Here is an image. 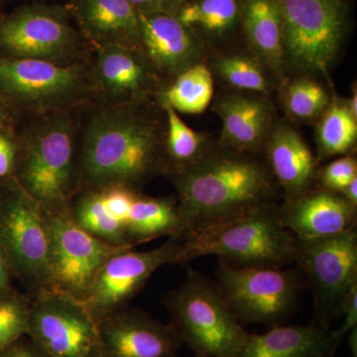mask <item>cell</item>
Wrapping results in <instances>:
<instances>
[{
  "label": "cell",
  "instance_id": "6da1fadb",
  "mask_svg": "<svg viewBox=\"0 0 357 357\" xmlns=\"http://www.w3.org/2000/svg\"><path fill=\"white\" fill-rule=\"evenodd\" d=\"M166 116L157 98L98 105L79 137L77 192L126 185L140 190L168 175Z\"/></svg>",
  "mask_w": 357,
  "mask_h": 357
},
{
  "label": "cell",
  "instance_id": "7a4b0ae2",
  "mask_svg": "<svg viewBox=\"0 0 357 357\" xmlns=\"http://www.w3.org/2000/svg\"><path fill=\"white\" fill-rule=\"evenodd\" d=\"M169 177L177 192L183 236L276 204L279 191L262 155L218 142L198 163Z\"/></svg>",
  "mask_w": 357,
  "mask_h": 357
},
{
  "label": "cell",
  "instance_id": "3957f363",
  "mask_svg": "<svg viewBox=\"0 0 357 357\" xmlns=\"http://www.w3.org/2000/svg\"><path fill=\"white\" fill-rule=\"evenodd\" d=\"M18 141L14 180L44 210L69 204L77 192L79 143L70 110L36 115Z\"/></svg>",
  "mask_w": 357,
  "mask_h": 357
},
{
  "label": "cell",
  "instance_id": "277c9868",
  "mask_svg": "<svg viewBox=\"0 0 357 357\" xmlns=\"http://www.w3.org/2000/svg\"><path fill=\"white\" fill-rule=\"evenodd\" d=\"M277 204L185 234L181 264L206 255L236 266L284 267L295 262L297 239L282 225Z\"/></svg>",
  "mask_w": 357,
  "mask_h": 357
},
{
  "label": "cell",
  "instance_id": "5b68a950",
  "mask_svg": "<svg viewBox=\"0 0 357 357\" xmlns=\"http://www.w3.org/2000/svg\"><path fill=\"white\" fill-rule=\"evenodd\" d=\"M286 77L330 76L351 24L352 0H277Z\"/></svg>",
  "mask_w": 357,
  "mask_h": 357
},
{
  "label": "cell",
  "instance_id": "8992f818",
  "mask_svg": "<svg viewBox=\"0 0 357 357\" xmlns=\"http://www.w3.org/2000/svg\"><path fill=\"white\" fill-rule=\"evenodd\" d=\"M164 304L170 325L196 357H237L248 340L249 333L218 285L194 270Z\"/></svg>",
  "mask_w": 357,
  "mask_h": 357
},
{
  "label": "cell",
  "instance_id": "52a82bcc",
  "mask_svg": "<svg viewBox=\"0 0 357 357\" xmlns=\"http://www.w3.org/2000/svg\"><path fill=\"white\" fill-rule=\"evenodd\" d=\"M89 96V68L84 63L0 56V98L6 105L39 115L70 110Z\"/></svg>",
  "mask_w": 357,
  "mask_h": 357
},
{
  "label": "cell",
  "instance_id": "ba28073f",
  "mask_svg": "<svg viewBox=\"0 0 357 357\" xmlns=\"http://www.w3.org/2000/svg\"><path fill=\"white\" fill-rule=\"evenodd\" d=\"M0 244L13 276L38 292L50 282V236L43 208L13 177L0 182Z\"/></svg>",
  "mask_w": 357,
  "mask_h": 357
},
{
  "label": "cell",
  "instance_id": "9c48e42d",
  "mask_svg": "<svg viewBox=\"0 0 357 357\" xmlns=\"http://www.w3.org/2000/svg\"><path fill=\"white\" fill-rule=\"evenodd\" d=\"M61 6L26 4L0 20V53L58 64L81 62L84 36Z\"/></svg>",
  "mask_w": 357,
  "mask_h": 357
},
{
  "label": "cell",
  "instance_id": "30bf717a",
  "mask_svg": "<svg viewBox=\"0 0 357 357\" xmlns=\"http://www.w3.org/2000/svg\"><path fill=\"white\" fill-rule=\"evenodd\" d=\"M303 274L283 267L236 266L220 260L218 287L239 321L276 325L293 311Z\"/></svg>",
  "mask_w": 357,
  "mask_h": 357
},
{
  "label": "cell",
  "instance_id": "8fae6325",
  "mask_svg": "<svg viewBox=\"0 0 357 357\" xmlns=\"http://www.w3.org/2000/svg\"><path fill=\"white\" fill-rule=\"evenodd\" d=\"M43 211L51 245L48 290L84 302L103 264L112 255L133 248L114 245L89 234L75 222L70 204Z\"/></svg>",
  "mask_w": 357,
  "mask_h": 357
},
{
  "label": "cell",
  "instance_id": "7c38bea8",
  "mask_svg": "<svg viewBox=\"0 0 357 357\" xmlns=\"http://www.w3.org/2000/svg\"><path fill=\"white\" fill-rule=\"evenodd\" d=\"M297 263L314 298L316 321L330 325L357 285L356 229L337 236L297 241Z\"/></svg>",
  "mask_w": 357,
  "mask_h": 357
},
{
  "label": "cell",
  "instance_id": "4fadbf2b",
  "mask_svg": "<svg viewBox=\"0 0 357 357\" xmlns=\"http://www.w3.org/2000/svg\"><path fill=\"white\" fill-rule=\"evenodd\" d=\"M27 335L50 357H100L98 321L82 301L66 294L34 293Z\"/></svg>",
  "mask_w": 357,
  "mask_h": 357
},
{
  "label": "cell",
  "instance_id": "5bb4252c",
  "mask_svg": "<svg viewBox=\"0 0 357 357\" xmlns=\"http://www.w3.org/2000/svg\"><path fill=\"white\" fill-rule=\"evenodd\" d=\"M181 255L180 239L171 238L151 250L126 249L112 255L98 272L84 306L98 323L128 307L160 267L181 264Z\"/></svg>",
  "mask_w": 357,
  "mask_h": 357
},
{
  "label": "cell",
  "instance_id": "9a60e30c",
  "mask_svg": "<svg viewBox=\"0 0 357 357\" xmlns=\"http://www.w3.org/2000/svg\"><path fill=\"white\" fill-rule=\"evenodd\" d=\"M165 86L139 49L105 46L96 49L89 69V91L98 105H116L155 98Z\"/></svg>",
  "mask_w": 357,
  "mask_h": 357
},
{
  "label": "cell",
  "instance_id": "2e32d148",
  "mask_svg": "<svg viewBox=\"0 0 357 357\" xmlns=\"http://www.w3.org/2000/svg\"><path fill=\"white\" fill-rule=\"evenodd\" d=\"M100 357H176L183 344L171 325L128 307L98 321Z\"/></svg>",
  "mask_w": 357,
  "mask_h": 357
},
{
  "label": "cell",
  "instance_id": "e0dca14e",
  "mask_svg": "<svg viewBox=\"0 0 357 357\" xmlns=\"http://www.w3.org/2000/svg\"><path fill=\"white\" fill-rule=\"evenodd\" d=\"M211 102V109L222 119V134L218 142L243 153L262 155L275 123L270 96L227 89Z\"/></svg>",
  "mask_w": 357,
  "mask_h": 357
},
{
  "label": "cell",
  "instance_id": "ac0fdd59",
  "mask_svg": "<svg viewBox=\"0 0 357 357\" xmlns=\"http://www.w3.org/2000/svg\"><path fill=\"white\" fill-rule=\"evenodd\" d=\"M138 14L142 50L165 86L184 70L206 62L208 52L175 14Z\"/></svg>",
  "mask_w": 357,
  "mask_h": 357
},
{
  "label": "cell",
  "instance_id": "d6986e66",
  "mask_svg": "<svg viewBox=\"0 0 357 357\" xmlns=\"http://www.w3.org/2000/svg\"><path fill=\"white\" fill-rule=\"evenodd\" d=\"M282 225L297 241L337 236L356 227L357 208L338 192L314 188L278 206Z\"/></svg>",
  "mask_w": 357,
  "mask_h": 357
},
{
  "label": "cell",
  "instance_id": "ffe728a7",
  "mask_svg": "<svg viewBox=\"0 0 357 357\" xmlns=\"http://www.w3.org/2000/svg\"><path fill=\"white\" fill-rule=\"evenodd\" d=\"M262 156L285 199L304 194L317 182L318 160L301 134L287 121L275 122Z\"/></svg>",
  "mask_w": 357,
  "mask_h": 357
},
{
  "label": "cell",
  "instance_id": "44dd1931",
  "mask_svg": "<svg viewBox=\"0 0 357 357\" xmlns=\"http://www.w3.org/2000/svg\"><path fill=\"white\" fill-rule=\"evenodd\" d=\"M72 11L84 38L96 49L122 46L142 50L139 14L128 0H77Z\"/></svg>",
  "mask_w": 357,
  "mask_h": 357
},
{
  "label": "cell",
  "instance_id": "7402d4cb",
  "mask_svg": "<svg viewBox=\"0 0 357 357\" xmlns=\"http://www.w3.org/2000/svg\"><path fill=\"white\" fill-rule=\"evenodd\" d=\"M342 338L330 325L314 321L307 326H274L250 335L237 357H333Z\"/></svg>",
  "mask_w": 357,
  "mask_h": 357
},
{
  "label": "cell",
  "instance_id": "603a6c76",
  "mask_svg": "<svg viewBox=\"0 0 357 357\" xmlns=\"http://www.w3.org/2000/svg\"><path fill=\"white\" fill-rule=\"evenodd\" d=\"M243 8V0H185L175 15L210 55L236 48Z\"/></svg>",
  "mask_w": 357,
  "mask_h": 357
},
{
  "label": "cell",
  "instance_id": "cb8c5ba5",
  "mask_svg": "<svg viewBox=\"0 0 357 357\" xmlns=\"http://www.w3.org/2000/svg\"><path fill=\"white\" fill-rule=\"evenodd\" d=\"M241 37L245 48L266 66L280 86L287 77L284 69L283 26L277 0H243Z\"/></svg>",
  "mask_w": 357,
  "mask_h": 357
},
{
  "label": "cell",
  "instance_id": "d4e9b609",
  "mask_svg": "<svg viewBox=\"0 0 357 357\" xmlns=\"http://www.w3.org/2000/svg\"><path fill=\"white\" fill-rule=\"evenodd\" d=\"M126 234L133 246L160 236L180 239L184 234L176 197L154 198L138 192L126 222Z\"/></svg>",
  "mask_w": 357,
  "mask_h": 357
},
{
  "label": "cell",
  "instance_id": "484cf974",
  "mask_svg": "<svg viewBox=\"0 0 357 357\" xmlns=\"http://www.w3.org/2000/svg\"><path fill=\"white\" fill-rule=\"evenodd\" d=\"M206 64L227 89L270 96L278 89L270 70L248 49L232 48L210 54Z\"/></svg>",
  "mask_w": 357,
  "mask_h": 357
},
{
  "label": "cell",
  "instance_id": "4316f807",
  "mask_svg": "<svg viewBox=\"0 0 357 357\" xmlns=\"http://www.w3.org/2000/svg\"><path fill=\"white\" fill-rule=\"evenodd\" d=\"M166 116L165 158L168 176L198 163L217 142L211 135L192 130L178 112L166 103H160Z\"/></svg>",
  "mask_w": 357,
  "mask_h": 357
},
{
  "label": "cell",
  "instance_id": "83f0119b",
  "mask_svg": "<svg viewBox=\"0 0 357 357\" xmlns=\"http://www.w3.org/2000/svg\"><path fill=\"white\" fill-rule=\"evenodd\" d=\"M213 73L206 62L199 63L181 73L156 96L160 103L177 112L199 114L210 107L215 93Z\"/></svg>",
  "mask_w": 357,
  "mask_h": 357
},
{
  "label": "cell",
  "instance_id": "f1b7e54d",
  "mask_svg": "<svg viewBox=\"0 0 357 357\" xmlns=\"http://www.w3.org/2000/svg\"><path fill=\"white\" fill-rule=\"evenodd\" d=\"M316 122L319 163L352 154L357 142V119L347 109L344 100L333 95L330 105Z\"/></svg>",
  "mask_w": 357,
  "mask_h": 357
},
{
  "label": "cell",
  "instance_id": "f546056e",
  "mask_svg": "<svg viewBox=\"0 0 357 357\" xmlns=\"http://www.w3.org/2000/svg\"><path fill=\"white\" fill-rule=\"evenodd\" d=\"M75 222L89 234L116 246L132 248L126 227L107 210L98 190L77 192L70 202Z\"/></svg>",
  "mask_w": 357,
  "mask_h": 357
},
{
  "label": "cell",
  "instance_id": "4dcf8cb0",
  "mask_svg": "<svg viewBox=\"0 0 357 357\" xmlns=\"http://www.w3.org/2000/svg\"><path fill=\"white\" fill-rule=\"evenodd\" d=\"M278 89L284 112L302 123L318 121L333 98L325 84L307 75L288 77Z\"/></svg>",
  "mask_w": 357,
  "mask_h": 357
},
{
  "label": "cell",
  "instance_id": "1f68e13d",
  "mask_svg": "<svg viewBox=\"0 0 357 357\" xmlns=\"http://www.w3.org/2000/svg\"><path fill=\"white\" fill-rule=\"evenodd\" d=\"M31 300L13 290L0 298V351L25 337Z\"/></svg>",
  "mask_w": 357,
  "mask_h": 357
},
{
  "label": "cell",
  "instance_id": "d6a6232c",
  "mask_svg": "<svg viewBox=\"0 0 357 357\" xmlns=\"http://www.w3.org/2000/svg\"><path fill=\"white\" fill-rule=\"evenodd\" d=\"M357 178V160L352 154L333 160L323 169H319L317 182L319 187L340 192Z\"/></svg>",
  "mask_w": 357,
  "mask_h": 357
},
{
  "label": "cell",
  "instance_id": "836d02e7",
  "mask_svg": "<svg viewBox=\"0 0 357 357\" xmlns=\"http://www.w3.org/2000/svg\"><path fill=\"white\" fill-rule=\"evenodd\" d=\"M20 155L18 136L14 135L10 129L0 128V182L13 177Z\"/></svg>",
  "mask_w": 357,
  "mask_h": 357
},
{
  "label": "cell",
  "instance_id": "e575fe53",
  "mask_svg": "<svg viewBox=\"0 0 357 357\" xmlns=\"http://www.w3.org/2000/svg\"><path fill=\"white\" fill-rule=\"evenodd\" d=\"M0 357H50L28 337H22L0 351Z\"/></svg>",
  "mask_w": 357,
  "mask_h": 357
},
{
  "label": "cell",
  "instance_id": "d590c367",
  "mask_svg": "<svg viewBox=\"0 0 357 357\" xmlns=\"http://www.w3.org/2000/svg\"><path fill=\"white\" fill-rule=\"evenodd\" d=\"M138 13H177L185 0H128Z\"/></svg>",
  "mask_w": 357,
  "mask_h": 357
},
{
  "label": "cell",
  "instance_id": "8d00e7d4",
  "mask_svg": "<svg viewBox=\"0 0 357 357\" xmlns=\"http://www.w3.org/2000/svg\"><path fill=\"white\" fill-rule=\"evenodd\" d=\"M342 314H344V321L337 333L340 337L344 338L354 328H357V285L352 289L345 301Z\"/></svg>",
  "mask_w": 357,
  "mask_h": 357
},
{
  "label": "cell",
  "instance_id": "74e56055",
  "mask_svg": "<svg viewBox=\"0 0 357 357\" xmlns=\"http://www.w3.org/2000/svg\"><path fill=\"white\" fill-rule=\"evenodd\" d=\"M13 276L6 251L0 244V298L11 292V277Z\"/></svg>",
  "mask_w": 357,
  "mask_h": 357
},
{
  "label": "cell",
  "instance_id": "f35d334b",
  "mask_svg": "<svg viewBox=\"0 0 357 357\" xmlns=\"http://www.w3.org/2000/svg\"><path fill=\"white\" fill-rule=\"evenodd\" d=\"M338 194L342 195L352 206L357 208V178L351 181V182L349 183L347 187L344 188L342 191L338 192Z\"/></svg>",
  "mask_w": 357,
  "mask_h": 357
},
{
  "label": "cell",
  "instance_id": "ab89813d",
  "mask_svg": "<svg viewBox=\"0 0 357 357\" xmlns=\"http://www.w3.org/2000/svg\"><path fill=\"white\" fill-rule=\"evenodd\" d=\"M345 105H347V109L349 110L352 116L357 119V89L356 84H354L352 88L351 96L349 98L344 100Z\"/></svg>",
  "mask_w": 357,
  "mask_h": 357
},
{
  "label": "cell",
  "instance_id": "60d3db41",
  "mask_svg": "<svg viewBox=\"0 0 357 357\" xmlns=\"http://www.w3.org/2000/svg\"><path fill=\"white\" fill-rule=\"evenodd\" d=\"M349 345L352 352V356L357 357V328L349 333Z\"/></svg>",
  "mask_w": 357,
  "mask_h": 357
},
{
  "label": "cell",
  "instance_id": "b9f144b4",
  "mask_svg": "<svg viewBox=\"0 0 357 357\" xmlns=\"http://www.w3.org/2000/svg\"><path fill=\"white\" fill-rule=\"evenodd\" d=\"M7 119H8V115H7L6 105L0 98V128L7 126Z\"/></svg>",
  "mask_w": 357,
  "mask_h": 357
},
{
  "label": "cell",
  "instance_id": "7bdbcfd3",
  "mask_svg": "<svg viewBox=\"0 0 357 357\" xmlns=\"http://www.w3.org/2000/svg\"><path fill=\"white\" fill-rule=\"evenodd\" d=\"M73 2L77 1V0H72Z\"/></svg>",
  "mask_w": 357,
  "mask_h": 357
}]
</instances>
